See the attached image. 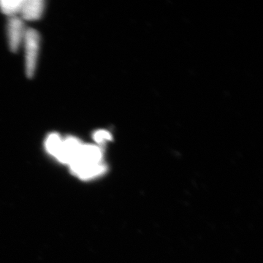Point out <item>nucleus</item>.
Returning <instances> with one entry per match:
<instances>
[{
  "label": "nucleus",
  "instance_id": "1",
  "mask_svg": "<svg viewBox=\"0 0 263 263\" xmlns=\"http://www.w3.org/2000/svg\"><path fill=\"white\" fill-rule=\"evenodd\" d=\"M40 42V34L35 29H27L26 30L24 43L25 47V71L28 78L33 77L36 71Z\"/></svg>",
  "mask_w": 263,
  "mask_h": 263
},
{
  "label": "nucleus",
  "instance_id": "2",
  "mask_svg": "<svg viewBox=\"0 0 263 263\" xmlns=\"http://www.w3.org/2000/svg\"><path fill=\"white\" fill-rule=\"evenodd\" d=\"M8 45L11 51L16 52L24 42L26 30L22 19L17 16L10 17L7 27Z\"/></svg>",
  "mask_w": 263,
  "mask_h": 263
},
{
  "label": "nucleus",
  "instance_id": "3",
  "mask_svg": "<svg viewBox=\"0 0 263 263\" xmlns=\"http://www.w3.org/2000/svg\"><path fill=\"white\" fill-rule=\"evenodd\" d=\"M103 152L98 146L91 144L82 145L79 155L71 165H86L102 163Z\"/></svg>",
  "mask_w": 263,
  "mask_h": 263
},
{
  "label": "nucleus",
  "instance_id": "4",
  "mask_svg": "<svg viewBox=\"0 0 263 263\" xmlns=\"http://www.w3.org/2000/svg\"><path fill=\"white\" fill-rule=\"evenodd\" d=\"M82 143L74 137H68L63 140L61 150L56 158L60 162L70 165L79 155Z\"/></svg>",
  "mask_w": 263,
  "mask_h": 263
},
{
  "label": "nucleus",
  "instance_id": "5",
  "mask_svg": "<svg viewBox=\"0 0 263 263\" xmlns=\"http://www.w3.org/2000/svg\"><path fill=\"white\" fill-rule=\"evenodd\" d=\"M45 9L43 0H24L20 13L22 18L27 21H35L41 18Z\"/></svg>",
  "mask_w": 263,
  "mask_h": 263
},
{
  "label": "nucleus",
  "instance_id": "6",
  "mask_svg": "<svg viewBox=\"0 0 263 263\" xmlns=\"http://www.w3.org/2000/svg\"><path fill=\"white\" fill-rule=\"evenodd\" d=\"M71 171L80 179L87 180L101 176L106 171L103 163L70 166Z\"/></svg>",
  "mask_w": 263,
  "mask_h": 263
},
{
  "label": "nucleus",
  "instance_id": "7",
  "mask_svg": "<svg viewBox=\"0 0 263 263\" xmlns=\"http://www.w3.org/2000/svg\"><path fill=\"white\" fill-rule=\"evenodd\" d=\"M63 140L57 133H51L46 138L45 147L50 155L57 157L61 150Z\"/></svg>",
  "mask_w": 263,
  "mask_h": 263
},
{
  "label": "nucleus",
  "instance_id": "8",
  "mask_svg": "<svg viewBox=\"0 0 263 263\" xmlns=\"http://www.w3.org/2000/svg\"><path fill=\"white\" fill-rule=\"evenodd\" d=\"M24 0H0V10L10 17L20 13Z\"/></svg>",
  "mask_w": 263,
  "mask_h": 263
},
{
  "label": "nucleus",
  "instance_id": "9",
  "mask_svg": "<svg viewBox=\"0 0 263 263\" xmlns=\"http://www.w3.org/2000/svg\"><path fill=\"white\" fill-rule=\"evenodd\" d=\"M93 138H94V140L97 143L99 144H102V143H105L106 141H110L112 137L110 133H108V131L101 129V130L95 132Z\"/></svg>",
  "mask_w": 263,
  "mask_h": 263
}]
</instances>
